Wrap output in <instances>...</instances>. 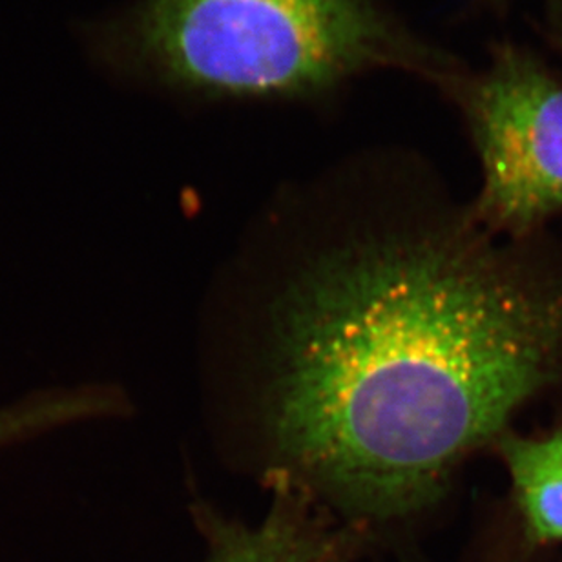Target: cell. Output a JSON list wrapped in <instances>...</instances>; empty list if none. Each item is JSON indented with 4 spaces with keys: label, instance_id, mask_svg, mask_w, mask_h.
Masks as SVG:
<instances>
[{
    "label": "cell",
    "instance_id": "5",
    "mask_svg": "<svg viewBox=\"0 0 562 562\" xmlns=\"http://www.w3.org/2000/svg\"><path fill=\"white\" fill-rule=\"evenodd\" d=\"M501 451L531 539L562 544V426L542 438L506 435Z\"/></svg>",
    "mask_w": 562,
    "mask_h": 562
},
{
    "label": "cell",
    "instance_id": "2",
    "mask_svg": "<svg viewBox=\"0 0 562 562\" xmlns=\"http://www.w3.org/2000/svg\"><path fill=\"white\" fill-rule=\"evenodd\" d=\"M123 76L206 101H311L373 71L460 68L379 0H136L93 37Z\"/></svg>",
    "mask_w": 562,
    "mask_h": 562
},
{
    "label": "cell",
    "instance_id": "1",
    "mask_svg": "<svg viewBox=\"0 0 562 562\" xmlns=\"http://www.w3.org/2000/svg\"><path fill=\"white\" fill-rule=\"evenodd\" d=\"M398 156L280 200L228 327L238 442L355 526L426 512L562 379V274L427 205Z\"/></svg>",
    "mask_w": 562,
    "mask_h": 562
},
{
    "label": "cell",
    "instance_id": "4",
    "mask_svg": "<svg viewBox=\"0 0 562 562\" xmlns=\"http://www.w3.org/2000/svg\"><path fill=\"white\" fill-rule=\"evenodd\" d=\"M274 503L258 526L227 520L209 508L198 514L209 541L206 562H344L355 544L352 530H336L324 508L305 493L278 486Z\"/></svg>",
    "mask_w": 562,
    "mask_h": 562
},
{
    "label": "cell",
    "instance_id": "3",
    "mask_svg": "<svg viewBox=\"0 0 562 562\" xmlns=\"http://www.w3.org/2000/svg\"><path fill=\"white\" fill-rule=\"evenodd\" d=\"M446 92L459 104L481 161L473 217L522 234L562 212V79L530 52L503 44L479 74Z\"/></svg>",
    "mask_w": 562,
    "mask_h": 562
}]
</instances>
